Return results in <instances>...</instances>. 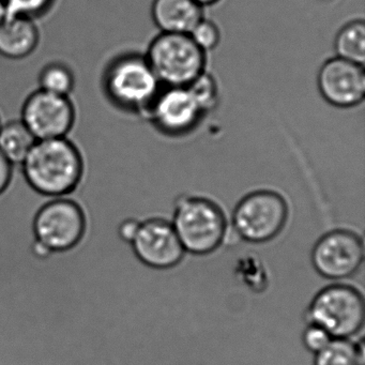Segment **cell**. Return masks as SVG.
Masks as SVG:
<instances>
[{
	"mask_svg": "<svg viewBox=\"0 0 365 365\" xmlns=\"http://www.w3.org/2000/svg\"><path fill=\"white\" fill-rule=\"evenodd\" d=\"M187 88L195 98L202 112L210 110L217 103V87L211 76L202 73Z\"/></svg>",
	"mask_w": 365,
	"mask_h": 365,
	"instance_id": "d6986e66",
	"label": "cell"
},
{
	"mask_svg": "<svg viewBox=\"0 0 365 365\" xmlns=\"http://www.w3.org/2000/svg\"><path fill=\"white\" fill-rule=\"evenodd\" d=\"M14 174V165L0 153V194L9 185Z\"/></svg>",
	"mask_w": 365,
	"mask_h": 365,
	"instance_id": "d4e9b609",
	"label": "cell"
},
{
	"mask_svg": "<svg viewBox=\"0 0 365 365\" xmlns=\"http://www.w3.org/2000/svg\"><path fill=\"white\" fill-rule=\"evenodd\" d=\"M314 365H364V346L358 339H333L314 354Z\"/></svg>",
	"mask_w": 365,
	"mask_h": 365,
	"instance_id": "2e32d148",
	"label": "cell"
},
{
	"mask_svg": "<svg viewBox=\"0 0 365 365\" xmlns=\"http://www.w3.org/2000/svg\"><path fill=\"white\" fill-rule=\"evenodd\" d=\"M40 38L36 20L7 14L0 23V56L11 61L26 58L37 50Z\"/></svg>",
	"mask_w": 365,
	"mask_h": 365,
	"instance_id": "4fadbf2b",
	"label": "cell"
},
{
	"mask_svg": "<svg viewBox=\"0 0 365 365\" xmlns=\"http://www.w3.org/2000/svg\"><path fill=\"white\" fill-rule=\"evenodd\" d=\"M172 225L185 253L207 256L227 240L230 220L215 200L183 194L175 202Z\"/></svg>",
	"mask_w": 365,
	"mask_h": 365,
	"instance_id": "7a4b0ae2",
	"label": "cell"
},
{
	"mask_svg": "<svg viewBox=\"0 0 365 365\" xmlns=\"http://www.w3.org/2000/svg\"><path fill=\"white\" fill-rule=\"evenodd\" d=\"M289 219L287 200L279 192L259 189L243 196L232 210L230 232L252 245L270 242L282 234Z\"/></svg>",
	"mask_w": 365,
	"mask_h": 365,
	"instance_id": "277c9868",
	"label": "cell"
},
{
	"mask_svg": "<svg viewBox=\"0 0 365 365\" xmlns=\"http://www.w3.org/2000/svg\"><path fill=\"white\" fill-rule=\"evenodd\" d=\"M21 120L37 140L69 138L76 125V108L68 96L38 89L23 103Z\"/></svg>",
	"mask_w": 365,
	"mask_h": 365,
	"instance_id": "ba28073f",
	"label": "cell"
},
{
	"mask_svg": "<svg viewBox=\"0 0 365 365\" xmlns=\"http://www.w3.org/2000/svg\"><path fill=\"white\" fill-rule=\"evenodd\" d=\"M332 339L333 337L317 324H307L302 333V343L305 349L314 354L324 349Z\"/></svg>",
	"mask_w": 365,
	"mask_h": 365,
	"instance_id": "7402d4cb",
	"label": "cell"
},
{
	"mask_svg": "<svg viewBox=\"0 0 365 365\" xmlns=\"http://www.w3.org/2000/svg\"><path fill=\"white\" fill-rule=\"evenodd\" d=\"M322 1H324V3H332L334 0H322Z\"/></svg>",
	"mask_w": 365,
	"mask_h": 365,
	"instance_id": "83f0119b",
	"label": "cell"
},
{
	"mask_svg": "<svg viewBox=\"0 0 365 365\" xmlns=\"http://www.w3.org/2000/svg\"><path fill=\"white\" fill-rule=\"evenodd\" d=\"M85 217L81 207L68 197H58L41 207L34 221L36 239L52 252L76 247L83 238Z\"/></svg>",
	"mask_w": 365,
	"mask_h": 365,
	"instance_id": "9c48e42d",
	"label": "cell"
},
{
	"mask_svg": "<svg viewBox=\"0 0 365 365\" xmlns=\"http://www.w3.org/2000/svg\"><path fill=\"white\" fill-rule=\"evenodd\" d=\"M318 87L322 97L337 108H352L364 99L365 73L362 65L346 61L331 59L318 74Z\"/></svg>",
	"mask_w": 365,
	"mask_h": 365,
	"instance_id": "8fae6325",
	"label": "cell"
},
{
	"mask_svg": "<svg viewBox=\"0 0 365 365\" xmlns=\"http://www.w3.org/2000/svg\"><path fill=\"white\" fill-rule=\"evenodd\" d=\"M1 125H3V121L0 120V127H1Z\"/></svg>",
	"mask_w": 365,
	"mask_h": 365,
	"instance_id": "f1b7e54d",
	"label": "cell"
},
{
	"mask_svg": "<svg viewBox=\"0 0 365 365\" xmlns=\"http://www.w3.org/2000/svg\"><path fill=\"white\" fill-rule=\"evenodd\" d=\"M153 18L163 33L190 35L202 21V6L194 0H155Z\"/></svg>",
	"mask_w": 365,
	"mask_h": 365,
	"instance_id": "5bb4252c",
	"label": "cell"
},
{
	"mask_svg": "<svg viewBox=\"0 0 365 365\" xmlns=\"http://www.w3.org/2000/svg\"><path fill=\"white\" fill-rule=\"evenodd\" d=\"M7 16V8H6L5 0H0V23Z\"/></svg>",
	"mask_w": 365,
	"mask_h": 365,
	"instance_id": "484cf974",
	"label": "cell"
},
{
	"mask_svg": "<svg viewBox=\"0 0 365 365\" xmlns=\"http://www.w3.org/2000/svg\"><path fill=\"white\" fill-rule=\"evenodd\" d=\"M103 87L108 99L128 110H144L153 103L159 80L146 58L125 55L106 68Z\"/></svg>",
	"mask_w": 365,
	"mask_h": 365,
	"instance_id": "8992f818",
	"label": "cell"
},
{
	"mask_svg": "<svg viewBox=\"0 0 365 365\" xmlns=\"http://www.w3.org/2000/svg\"><path fill=\"white\" fill-rule=\"evenodd\" d=\"M147 61L159 82L170 87H187L204 71L205 52L190 35L158 36L148 51Z\"/></svg>",
	"mask_w": 365,
	"mask_h": 365,
	"instance_id": "5b68a950",
	"label": "cell"
},
{
	"mask_svg": "<svg viewBox=\"0 0 365 365\" xmlns=\"http://www.w3.org/2000/svg\"><path fill=\"white\" fill-rule=\"evenodd\" d=\"M362 292L350 284L334 282L312 299L305 311L307 324H317L333 339H356L364 326Z\"/></svg>",
	"mask_w": 365,
	"mask_h": 365,
	"instance_id": "3957f363",
	"label": "cell"
},
{
	"mask_svg": "<svg viewBox=\"0 0 365 365\" xmlns=\"http://www.w3.org/2000/svg\"><path fill=\"white\" fill-rule=\"evenodd\" d=\"M20 166L25 180L37 193L46 197H65L80 182L83 157L70 138L37 140Z\"/></svg>",
	"mask_w": 365,
	"mask_h": 365,
	"instance_id": "6da1fadb",
	"label": "cell"
},
{
	"mask_svg": "<svg viewBox=\"0 0 365 365\" xmlns=\"http://www.w3.org/2000/svg\"><path fill=\"white\" fill-rule=\"evenodd\" d=\"M37 140L21 119L0 127V153L14 166L22 165Z\"/></svg>",
	"mask_w": 365,
	"mask_h": 365,
	"instance_id": "9a60e30c",
	"label": "cell"
},
{
	"mask_svg": "<svg viewBox=\"0 0 365 365\" xmlns=\"http://www.w3.org/2000/svg\"><path fill=\"white\" fill-rule=\"evenodd\" d=\"M362 237L348 228L324 232L314 245L311 262L316 272L333 282H341L358 273L364 262Z\"/></svg>",
	"mask_w": 365,
	"mask_h": 365,
	"instance_id": "52a82bcc",
	"label": "cell"
},
{
	"mask_svg": "<svg viewBox=\"0 0 365 365\" xmlns=\"http://www.w3.org/2000/svg\"><path fill=\"white\" fill-rule=\"evenodd\" d=\"M56 0H5L7 14L26 16L36 20L48 14Z\"/></svg>",
	"mask_w": 365,
	"mask_h": 365,
	"instance_id": "ffe728a7",
	"label": "cell"
},
{
	"mask_svg": "<svg viewBox=\"0 0 365 365\" xmlns=\"http://www.w3.org/2000/svg\"><path fill=\"white\" fill-rule=\"evenodd\" d=\"M38 83L41 91L70 97L76 86V76L69 66L61 61H52L42 68Z\"/></svg>",
	"mask_w": 365,
	"mask_h": 365,
	"instance_id": "ac0fdd59",
	"label": "cell"
},
{
	"mask_svg": "<svg viewBox=\"0 0 365 365\" xmlns=\"http://www.w3.org/2000/svg\"><path fill=\"white\" fill-rule=\"evenodd\" d=\"M153 115L157 125L168 133L191 130L202 115V108L187 87H172L153 101Z\"/></svg>",
	"mask_w": 365,
	"mask_h": 365,
	"instance_id": "7c38bea8",
	"label": "cell"
},
{
	"mask_svg": "<svg viewBox=\"0 0 365 365\" xmlns=\"http://www.w3.org/2000/svg\"><path fill=\"white\" fill-rule=\"evenodd\" d=\"M83 238H84L85 240L89 241V242H91V245H93V247H95L96 251H97L98 255H99L100 257V264H101L102 268H103L104 282H106V264H104V262H106V256H104V251H106V250H104L103 247H102V245H100L99 242H98L97 239L93 238V237L89 236V235H83ZM104 312H106V307H104ZM104 312L103 316H102L101 324H100V328L99 331H98L97 336H96V339H93V344H91V347H89L88 349H87L86 351H85L84 354H82V356H78V359H76V360H81V359L86 358V356H91V354H97V352L100 351V347H101L102 345V337H103V335H106V333H104V330H106V324H104V319H106V315H104Z\"/></svg>",
	"mask_w": 365,
	"mask_h": 365,
	"instance_id": "603a6c76",
	"label": "cell"
},
{
	"mask_svg": "<svg viewBox=\"0 0 365 365\" xmlns=\"http://www.w3.org/2000/svg\"><path fill=\"white\" fill-rule=\"evenodd\" d=\"M196 46L204 51L217 48L220 42V31L213 23L202 20L190 34Z\"/></svg>",
	"mask_w": 365,
	"mask_h": 365,
	"instance_id": "44dd1931",
	"label": "cell"
},
{
	"mask_svg": "<svg viewBox=\"0 0 365 365\" xmlns=\"http://www.w3.org/2000/svg\"><path fill=\"white\" fill-rule=\"evenodd\" d=\"M130 247L138 262L153 270L175 268L187 254L172 222L159 217L140 220Z\"/></svg>",
	"mask_w": 365,
	"mask_h": 365,
	"instance_id": "30bf717a",
	"label": "cell"
},
{
	"mask_svg": "<svg viewBox=\"0 0 365 365\" xmlns=\"http://www.w3.org/2000/svg\"><path fill=\"white\" fill-rule=\"evenodd\" d=\"M335 51L339 58L363 65L365 59V25L358 21L346 25L337 34Z\"/></svg>",
	"mask_w": 365,
	"mask_h": 365,
	"instance_id": "e0dca14e",
	"label": "cell"
},
{
	"mask_svg": "<svg viewBox=\"0 0 365 365\" xmlns=\"http://www.w3.org/2000/svg\"><path fill=\"white\" fill-rule=\"evenodd\" d=\"M140 223V219H138V217H129L123 219L118 224V227H117V235H118V238L120 239V241H123L125 245H130V243L132 242L134 237H135Z\"/></svg>",
	"mask_w": 365,
	"mask_h": 365,
	"instance_id": "cb8c5ba5",
	"label": "cell"
},
{
	"mask_svg": "<svg viewBox=\"0 0 365 365\" xmlns=\"http://www.w3.org/2000/svg\"><path fill=\"white\" fill-rule=\"evenodd\" d=\"M200 6L212 5V4L217 3L219 0H194Z\"/></svg>",
	"mask_w": 365,
	"mask_h": 365,
	"instance_id": "4316f807",
	"label": "cell"
}]
</instances>
